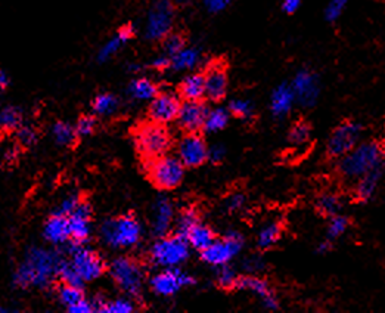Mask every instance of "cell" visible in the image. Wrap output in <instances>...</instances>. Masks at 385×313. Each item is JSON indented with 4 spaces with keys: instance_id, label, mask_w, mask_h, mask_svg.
Listing matches in <instances>:
<instances>
[{
    "instance_id": "6da1fadb",
    "label": "cell",
    "mask_w": 385,
    "mask_h": 313,
    "mask_svg": "<svg viewBox=\"0 0 385 313\" xmlns=\"http://www.w3.org/2000/svg\"><path fill=\"white\" fill-rule=\"evenodd\" d=\"M59 260V254L49 252L46 248H30L24 256V260L15 270L12 276V284L21 290H25L30 287H48L52 283L54 276H56Z\"/></svg>"
},
{
    "instance_id": "7a4b0ae2",
    "label": "cell",
    "mask_w": 385,
    "mask_h": 313,
    "mask_svg": "<svg viewBox=\"0 0 385 313\" xmlns=\"http://www.w3.org/2000/svg\"><path fill=\"white\" fill-rule=\"evenodd\" d=\"M384 150L377 142L357 143L355 148L340 159L338 172L347 181H357L359 177L385 164Z\"/></svg>"
},
{
    "instance_id": "3957f363",
    "label": "cell",
    "mask_w": 385,
    "mask_h": 313,
    "mask_svg": "<svg viewBox=\"0 0 385 313\" xmlns=\"http://www.w3.org/2000/svg\"><path fill=\"white\" fill-rule=\"evenodd\" d=\"M142 234V225L132 214L110 219L101 226L102 241L112 248H132L138 245Z\"/></svg>"
},
{
    "instance_id": "277c9868",
    "label": "cell",
    "mask_w": 385,
    "mask_h": 313,
    "mask_svg": "<svg viewBox=\"0 0 385 313\" xmlns=\"http://www.w3.org/2000/svg\"><path fill=\"white\" fill-rule=\"evenodd\" d=\"M189 243L185 236L174 234L160 236L151 248V260L163 267H179L189 257Z\"/></svg>"
},
{
    "instance_id": "5b68a950",
    "label": "cell",
    "mask_w": 385,
    "mask_h": 313,
    "mask_svg": "<svg viewBox=\"0 0 385 313\" xmlns=\"http://www.w3.org/2000/svg\"><path fill=\"white\" fill-rule=\"evenodd\" d=\"M148 173L152 183L164 191L178 188L185 177V165L179 156L164 154L157 159H151Z\"/></svg>"
},
{
    "instance_id": "8992f818",
    "label": "cell",
    "mask_w": 385,
    "mask_h": 313,
    "mask_svg": "<svg viewBox=\"0 0 385 313\" xmlns=\"http://www.w3.org/2000/svg\"><path fill=\"white\" fill-rule=\"evenodd\" d=\"M134 139H136L138 150L149 160L167 154L171 147V137L167 129L164 128V124L154 121L142 124Z\"/></svg>"
},
{
    "instance_id": "52a82bcc",
    "label": "cell",
    "mask_w": 385,
    "mask_h": 313,
    "mask_svg": "<svg viewBox=\"0 0 385 313\" xmlns=\"http://www.w3.org/2000/svg\"><path fill=\"white\" fill-rule=\"evenodd\" d=\"M111 276L116 284L130 297H138L143 285V269L130 257H117L110 266Z\"/></svg>"
},
{
    "instance_id": "ba28073f",
    "label": "cell",
    "mask_w": 385,
    "mask_h": 313,
    "mask_svg": "<svg viewBox=\"0 0 385 313\" xmlns=\"http://www.w3.org/2000/svg\"><path fill=\"white\" fill-rule=\"evenodd\" d=\"M244 238L241 234L231 232L223 239H216V241L201 252V259L207 265L220 267L229 265L232 260L242 252Z\"/></svg>"
},
{
    "instance_id": "9c48e42d",
    "label": "cell",
    "mask_w": 385,
    "mask_h": 313,
    "mask_svg": "<svg viewBox=\"0 0 385 313\" xmlns=\"http://www.w3.org/2000/svg\"><path fill=\"white\" fill-rule=\"evenodd\" d=\"M174 24V6L170 0H158L151 8L147 26H145V36L147 39L157 41L163 40L171 33Z\"/></svg>"
},
{
    "instance_id": "30bf717a",
    "label": "cell",
    "mask_w": 385,
    "mask_h": 313,
    "mask_svg": "<svg viewBox=\"0 0 385 313\" xmlns=\"http://www.w3.org/2000/svg\"><path fill=\"white\" fill-rule=\"evenodd\" d=\"M70 260L85 283L101 278L107 267L93 250L80 243H74L70 247Z\"/></svg>"
},
{
    "instance_id": "8fae6325",
    "label": "cell",
    "mask_w": 385,
    "mask_h": 313,
    "mask_svg": "<svg viewBox=\"0 0 385 313\" xmlns=\"http://www.w3.org/2000/svg\"><path fill=\"white\" fill-rule=\"evenodd\" d=\"M362 126L355 121H346L332 132L326 143V152L331 159H341L356 147L362 137Z\"/></svg>"
},
{
    "instance_id": "7c38bea8",
    "label": "cell",
    "mask_w": 385,
    "mask_h": 313,
    "mask_svg": "<svg viewBox=\"0 0 385 313\" xmlns=\"http://www.w3.org/2000/svg\"><path fill=\"white\" fill-rule=\"evenodd\" d=\"M195 284V279L179 267H165L151 279V288L161 297H171L185 287Z\"/></svg>"
},
{
    "instance_id": "4fadbf2b",
    "label": "cell",
    "mask_w": 385,
    "mask_h": 313,
    "mask_svg": "<svg viewBox=\"0 0 385 313\" xmlns=\"http://www.w3.org/2000/svg\"><path fill=\"white\" fill-rule=\"evenodd\" d=\"M291 86H293L295 93V101L301 107L311 108L318 102L320 95V85L316 72L309 68L300 70L293 81H291Z\"/></svg>"
},
{
    "instance_id": "5bb4252c",
    "label": "cell",
    "mask_w": 385,
    "mask_h": 313,
    "mask_svg": "<svg viewBox=\"0 0 385 313\" xmlns=\"http://www.w3.org/2000/svg\"><path fill=\"white\" fill-rule=\"evenodd\" d=\"M178 156L185 167H200L208 160V147L198 133H188L178 145Z\"/></svg>"
},
{
    "instance_id": "9a60e30c",
    "label": "cell",
    "mask_w": 385,
    "mask_h": 313,
    "mask_svg": "<svg viewBox=\"0 0 385 313\" xmlns=\"http://www.w3.org/2000/svg\"><path fill=\"white\" fill-rule=\"evenodd\" d=\"M236 290L247 291V293L256 296L262 301V306L267 310H278L279 309V300L273 293L272 287L269 285L267 281L263 278H258L256 275H247L238 278L236 281Z\"/></svg>"
},
{
    "instance_id": "2e32d148",
    "label": "cell",
    "mask_w": 385,
    "mask_h": 313,
    "mask_svg": "<svg viewBox=\"0 0 385 313\" xmlns=\"http://www.w3.org/2000/svg\"><path fill=\"white\" fill-rule=\"evenodd\" d=\"M182 102L173 93H160L151 101L149 117L154 123L169 124L178 119Z\"/></svg>"
},
{
    "instance_id": "e0dca14e",
    "label": "cell",
    "mask_w": 385,
    "mask_h": 313,
    "mask_svg": "<svg viewBox=\"0 0 385 313\" xmlns=\"http://www.w3.org/2000/svg\"><path fill=\"white\" fill-rule=\"evenodd\" d=\"M207 107L201 101H185L179 114H178V123L180 129L188 133H196L204 128V121L207 117Z\"/></svg>"
},
{
    "instance_id": "ac0fdd59",
    "label": "cell",
    "mask_w": 385,
    "mask_h": 313,
    "mask_svg": "<svg viewBox=\"0 0 385 313\" xmlns=\"http://www.w3.org/2000/svg\"><path fill=\"white\" fill-rule=\"evenodd\" d=\"M90 217H92V207L85 201H80L76 210L68 216L72 241L80 244H85L87 241L92 232Z\"/></svg>"
},
{
    "instance_id": "d6986e66",
    "label": "cell",
    "mask_w": 385,
    "mask_h": 313,
    "mask_svg": "<svg viewBox=\"0 0 385 313\" xmlns=\"http://www.w3.org/2000/svg\"><path fill=\"white\" fill-rule=\"evenodd\" d=\"M205 80V98L213 102L222 101L227 93V74L222 65H213L204 74Z\"/></svg>"
},
{
    "instance_id": "ffe728a7",
    "label": "cell",
    "mask_w": 385,
    "mask_h": 313,
    "mask_svg": "<svg viewBox=\"0 0 385 313\" xmlns=\"http://www.w3.org/2000/svg\"><path fill=\"white\" fill-rule=\"evenodd\" d=\"M295 93L289 83L279 85L270 97V111L276 120H284L295 103Z\"/></svg>"
},
{
    "instance_id": "44dd1931",
    "label": "cell",
    "mask_w": 385,
    "mask_h": 313,
    "mask_svg": "<svg viewBox=\"0 0 385 313\" xmlns=\"http://www.w3.org/2000/svg\"><path fill=\"white\" fill-rule=\"evenodd\" d=\"M174 217V207L169 198H158L154 204L152 214V232L157 236L167 235Z\"/></svg>"
},
{
    "instance_id": "7402d4cb",
    "label": "cell",
    "mask_w": 385,
    "mask_h": 313,
    "mask_svg": "<svg viewBox=\"0 0 385 313\" xmlns=\"http://www.w3.org/2000/svg\"><path fill=\"white\" fill-rule=\"evenodd\" d=\"M43 235L52 244L59 245L67 243V239L71 238L68 216L62 213H55L54 216H50L45 223Z\"/></svg>"
},
{
    "instance_id": "603a6c76",
    "label": "cell",
    "mask_w": 385,
    "mask_h": 313,
    "mask_svg": "<svg viewBox=\"0 0 385 313\" xmlns=\"http://www.w3.org/2000/svg\"><path fill=\"white\" fill-rule=\"evenodd\" d=\"M382 176H384V165H379L372 172L359 177L356 185V198L359 201L372 200L382 181Z\"/></svg>"
},
{
    "instance_id": "cb8c5ba5",
    "label": "cell",
    "mask_w": 385,
    "mask_h": 313,
    "mask_svg": "<svg viewBox=\"0 0 385 313\" xmlns=\"http://www.w3.org/2000/svg\"><path fill=\"white\" fill-rule=\"evenodd\" d=\"M133 37V27L126 26L118 30V33L116 36H112L105 45H103L98 54V61L99 62H107L111 59L114 55L118 54V50L127 43V41Z\"/></svg>"
},
{
    "instance_id": "d4e9b609",
    "label": "cell",
    "mask_w": 385,
    "mask_h": 313,
    "mask_svg": "<svg viewBox=\"0 0 385 313\" xmlns=\"http://www.w3.org/2000/svg\"><path fill=\"white\" fill-rule=\"evenodd\" d=\"M179 92L185 101H201L202 98H205L204 74L194 72V74L186 76L180 83Z\"/></svg>"
},
{
    "instance_id": "484cf974",
    "label": "cell",
    "mask_w": 385,
    "mask_h": 313,
    "mask_svg": "<svg viewBox=\"0 0 385 313\" xmlns=\"http://www.w3.org/2000/svg\"><path fill=\"white\" fill-rule=\"evenodd\" d=\"M186 239L192 248L202 252L207 247H210L216 241V235L210 226L204 223H196L191 231L186 234Z\"/></svg>"
},
{
    "instance_id": "4316f807",
    "label": "cell",
    "mask_w": 385,
    "mask_h": 313,
    "mask_svg": "<svg viewBox=\"0 0 385 313\" xmlns=\"http://www.w3.org/2000/svg\"><path fill=\"white\" fill-rule=\"evenodd\" d=\"M201 50L198 48H183L174 57H171V68L174 71L194 70L201 62Z\"/></svg>"
},
{
    "instance_id": "83f0119b",
    "label": "cell",
    "mask_w": 385,
    "mask_h": 313,
    "mask_svg": "<svg viewBox=\"0 0 385 313\" xmlns=\"http://www.w3.org/2000/svg\"><path fill=\"white\" fill-rule=\"evenodd\" d=\"M129 93L136 101H152L158 95V88L149 79H134L129 85Z\"/></svg>"
},
{
    "instance_id": "f1b7e54d",
    "label": "cell",
    "mask_w": 385,
    "mask_h": 313,
    "mask_svg": "<svg viewBox=\"0 0 385 313\" xmlns=\"http://www.w3.org/2000/svg\"><path fill=\"white\" fill-rule=\"evenodd\" d=\"M118 105H120L118 98L116 95H112V93L105 92V93H99V95L93 99L92 108L96 116L110 117L117 112Z\"/></svg>"
},
{
    "instance_id": "f546056e",
    "label": "cell",
    "mask_w": 385,
    "mask_h": 313,
    "mask_svg": "<svg viewBox=\"0 0 385 313\" xmlns=\"http://www.w3.org/2000/svg\"><path fill=\"white\" fill-rule=\"evenodd\" d=\"M229 120H231V112H229V110L225 108L208 110L202 129L208 133L222 132L229 124Z\"/></svg>"
},
{
    "instance_id": "4dcf8cb0",
    "label": "cell",
    "mask_w": 385,
    "mask_h": 313,
    "mask_svg": "<svg viewBox=\"0 0 385 313\" xmlns=\"http://www.w3.org/2000/svg\"><path fill=\"white\" fill-rule=\"evenodd\" d=\"M282 235V226L278 222H270L264 225L257 235V245L260 250H269L278 244Z\"/></svg>"
},
{
    "instance_id": "1f68e13d",
    "label": "cell",
    "mask_w": 385,
    "mask_h": 313,
    "mask_svg": "<svg viewBox=\"0 0 385 313\" xmlns=\"http://www.w3.org/2000/svg\"><path fill=\"white\" fill-rule=\"evenodd\" d=\"M56 276L62 281V284H70V285H76V287H81L85 284V281L80 276V274L77 272V269L74 267V265L71 263V260L61 257L59 265L56 269Z\"/></svg>"
},
{
    "instance_id": "d6a6232c",
    "label": "cell",
    "mask_w": 385,
    "mask_h": 313,
    "mask_svg": "<svg viewBox=\"0 0 385 313\" xmlns=\"http://www.w3.org/2000/svg\"><path fill=\"white\" fill-rule=\"evenodd\" d=\"M23 126V111L15 105H8L0 110V129L18 130Z\"/></svg>"
},
{
    "instance_id": "836d02e7",
    "label": "cell",
    "mask_w": 385,
    "mask_h": 313,
    "mask_svg": "<svg viewBox=\"0 0 385 313\" xmlns=\"http://www.w3.org/2000/svg\"><path fill=\"white\" fill-rule=\"evenodd\" d=\"M52 137H54L55 142L62 147H68V145L74 143L77 139V132L76 128H72L71 124L65 121H58L52 128Z\"/></svg>"
},
{
    "instance_id": "e575fe53",
    "label": "cell",
    "mask_w": 385,
    "mask_h": 313,
    "mask_svg": "<svg viewBox=\"0 0 385 313\" xmlns=\"http://www.w3.org/2000/svg\"><path fill=\"white\" fill-rule=\"evenodd\" d=\"M318 210L326 217L337 216L342 210V200L335 194H325L318 200Z\"/></svg>"
},
{
    "instance_id": "d590c367",
    "label": "cell",
    "mask_w": 385,
    "mask_h": 313,
    "mask_svg": "<svg viewBox=\"0 0 385 313\" xmlns=\"http://www.w3.org/2000/svg\"><path fill=\"white\" fill-rule=\"evenodd\" d=\"M310 137L311 129L309 123L297 121L288 133V142L293 145V147H303V145H306L310 141Z\"/></svg>"
},
{
    "instance_id": "8d00e7d4",
    "label": "cell",
    "mask_w": 385,
    "mask_h": 313,
    "mask_svg": "<svg viewBox=\"0 0 385 313\" xmlns=\"http://www.w3.org/2000/svg\"><path fill=\"white\" fill-rule=\"evenodd\" d=\"M196 223H200V214H198V212L194 207L185 208L178 219V223H176V229H178L176 234L186 238V234H188Z\"/></svg>"
},
{
    "instance_id": "74e56055",
    "label": "cell",
    "mask_w": 385,
    "mask_h": 313,
    "mask_svg": "<svg viewBox=\"0 0 385 313\" xmlns=\"http://www.w3.org/2000/svg\"><path fill=\"white\" fill-rule=\"evenodd\" d=\"M58 297H59L61 303L68 309L71 306H74L76 303H79L80 300L85 299V294H83L81 287L70 285V284H62L59 287V291H58Z\"/></svg>"
},
{
    "instance_id": "f35d334b",
    "label": "cell",
    "mask_w": 385,
    "mask_h": 313,
    "mask_svg": "<svg viewBox=\"0 0 385 313\" xmlns=\"http://www.w3.org/2000/svg\"><path fill=\"white\" fill-rule=\"evenodd\" d=\"M229 112L241 120H251L256 114L254 103L248 99H235L229 103Z\"/></svg>"
},
{
    "instance_id": "ab89813d",
    "label": "cell",
    "mask_w": 385,
    "mask_h": 313,
    "mask_svg": "<svg viewBox=\"0 0 385 313\" xmlns=\"http://www.w3.org/2000/svg\"><path fill=\"white\" fill-rule=\"evenodd\" d=\"M348 225H350V222L346 216H341V214L332 216L329 225H328V239L334 241V239L344 235L347 232Z\"/></svg>"
},
{
    "instance_id": "60d3db41",
    "label": "cell",
    "mask_w": 385,
    "mask_h": 313,
    "mask_svg": "<svg viewBox=\"0 0 385 313\" xmlns=\"http://www.w3.org/2000/svg\"><path fill=\"white\" fill-rule=\"evenodd\" d=\"M216 279H217V284L220 285L222 288L229 290V288H235L236 281H238V275L235 272V269H232L229 265H225V266L218 267Z\"/></svg>"
},
{
    "instance_id": "b9f144b4",
    "label": "cell",
    "mask_w": 385,
    "mask_h": 313,
    "mask_svg": "<svg viewBox=\"0 0 385 313\" xmlns=\"http://www.w3.org/2000/svg\"><path fill=\"white\" fill-rule=\"evenodd\" d=\"M163 48H164V54L169 55L170 58L174 57L178 52H180L185 48V39L182 34H176V33H170L169 36H165L163 39Z\"/></svg>"
},
{
    "instance_id": "7bdbcfd3",
    "label": "cell",
    "mask_w": 385,
    "mask_h": 313,
    "mask_svg": "<svg viewBox=\"0 0 385 313\" xmlns=\"http://www.w3.org/2000/svg\"><path fill=\"white\" fill-rule=\"evenodd\" d=\"M350 0H329L326 8H325V18L329 23H335L340 17L344 14V10L347 9Z\"/></svg>"
},
{
    "instance_id": "ee69618b",
    "label": "cell",
    "mask_w": 385,
    "mask_h": 313,
    "mask_svg": "<svg viewBox=\"0 0 385 313\" xmlns=\"http://www.w3.org/2000/svg\"><path fill=\"white\" fill-rule=\"evenodd\" d=\"M136 306L129 299H117L112 301H107V306L103 309L105 313H132Z\"/></svg>"
},
{
    "instance_id": "f6af8a7d",
    "label": "cell",
    "mask_w": 385,
    "mask_h": 313,
    "mask_svg": "<svg viewBox=\"0 0 385 313\" xmlns=\"http://www.w3.org/2000/svg\"><path fill=\"white\" fill-rule=\"evenodd\" d=\"M96 129V120L95 117L92 116H83L79 119L77 124H76V132H77V137H89Z\"/></svg>"
},
{
    "instance_id": "bcb514c9",
    "label": "cell",
    "mask_w": 385,
    "mask_h": 313,
    "mask_svg": "<svg viewBox=\"0 0 385 313\" xmlns=\"http://www.w3.org/2000/svg\"><path fill=\"white\" fill-rule=\"evenodd\" d=\"M18 141L24 145V147H31L37 141V133L33 128L30 126H21L18 129Z\"/></svg>"
},
{
    "instance_id": "7dc6e473",
    "label": "cell",
    "mask_w": 385,
    "mask_h": 313,
    "mask_svg": "<svg viewBox=\"0 0 385 313\" xmlns=\"http://www.w3.org/2000/svg\"><path fill=\"white\" fill-rule=\"evenodd\" d=\"M247 200H245V196L244 194L241 192H236V194H232L231 196L227 198L226 200V210L229 213H236L239 210H242L244 205H245Z\"/></svg>"
},
{
    "instance_id": "c3c4849f",
    "label": "cell",
    "mask_w": 385,
    "mask_h": 313,
    "mask_svg": "<svg viewBox=\"0 0 385 313\" xmlns=\"http://www.w3.org/2000/svg\"><path fill=\"white\" fill-rule=\"evenodd\" d=\"M80 196L77 194H71L68 195L64 201L61 203L59 205V212L58 213H62V214H65V216H70L72 212L76 210L77 205L80 204Z\"/></svg>"
},
{
    "instance_id": "681fc988",
    "label": "cell",
    "mask_w": 385,
    "mask_h": 313,
    "mask_svg": "<svg viewBox=\"0 0 385 313\" xmlns=\"http://www.w3.org/2000/svg\"><path fill=\"white\" fill-rule=\"evenodd\" d=\"M263 269H264V262L260 256H249L244 260V270H247L248 274L254 275Z\"/></svg>"
},
{
    "instance_id": "f907efd6",
    "label": "cell",
    "mask_w": 385,
    "mask_h": 313,
    "mask_svg": "<svg viewBox=\"0 0 385 313\" xmlns=\"http://www.w3.org/2000/svg\"><path fill=\"white\" fill-rule=\"evenodd\" d=\"M202 3L210 14H220L229 8V5L232 3V0H202Z\"/></svg>"
},
{
    "instance_id": "816d5d0a",
    "label": "cell",
    "mask_w": 385,
    "mask_h": 313,
    "mask_svg": "<svg viewBox=\"0 0 385 313\" xmlns=\"http://www.w3.org/2000/svg\"><path fill=\"white\" fill-rule=\"evenodd\" d=\"M225 155H226V148L223 147V145H213V147L208 148V160H210L211 163H220L223 161L225 159Z\"/></svg>"
},
{
    "instance_id": "f5cc1de1",
    "label": "cell",
    "mask_w": 385,
    "mask_h": 313,
    "mask_svg": "<svg viewBox=\"0 0 385 313\" xmlns=\"http://www.w3.org/2000/svg\"><path fill=\"white\" fill-rule=\"evenodd\" d=\"M70 313H90V312H95V307H93V301L83 299L80 300L79 303H76L74 306H71L67 309Z\"/></svg>"
},
{
    "instance_id": "db71d44e",
    "label": "cell",
    "mask_w": 385,
    "mask_h": 313,
    "mask_svg": "<svg viewBox=\"0 0 385 313\" xmlns=\"http://www.w3.org/2000/svg\"><path fill=\"white\" fill-rule=\"evenodd\" d=\"M151 67L155 68V70H158V71H164L167 68H171V58L169 55H165V54L160 55L151 62Z\"/></svg>"
},
{
    "instance_id": "11a10c76",
    "label": "cell",
    "mask_w": 385,
    "mask_h": 313,
    "mask_svg": "<svg viewBox=\"0 0 385 313\" xmlns=\"http://www.w3.org/2000/svg\"><path fill=\"white\" fill-rule=\"evenodd\" d=\"M301 3H303V0H282L280 6H282V10L285 14L293 15L301 8Z\"/></svg>"
},
{
    "instance_id": "9f6ffc18",
    "label": "cell",
    "mask_w": 385,
    "mask_h": 313,
    "mask_svg": "<svg viewBox=\"0 0 385 313\" xmlns=\"http://www.w3.org/2000/svg\"><path fill=\"white\" fill-rule=\"evenodd\" d=\"M332 248V243H331V239H326V241H324V243H320V245L318 247V253H320V254H325V253H328L329 250Z\"/></svg>"
},
{
    "instance_id": "6f0895ef",
    "label": "cell",
    "mask_w": 385,
    "mask_h": 313,
    "mask_svg": "<svg viewBox=\"0 0 385 313\" xmlns=\"http://www.w3.org/2000/svg\"><path fill=\"white\" fill-rule=\"evenodd\" d=\"M9 86V77L5 71H0V92H3Z\"/></svg>"
},
{
    "instance_id": "680465c9",
    "label": "cell",
    "mask_w": 385,
    "mask_h": 313,
    "mask_svg": "<svg viewBox=\"0 0 385 313\" xmlns=\"http://www.w3.org/2000/svg\"><path fill=\"white\" fill-rule=\"evenodd\" d=\"M15 159H17V151L15 150H10V151L6 152V155H5V160L6 161L10 163V161H14Z\"/></svg>"
},
{
    "instance_id": "91938a15",
    "label": "cell",
    "mask_w": 385,
    "mask_h": 313,
    "mask_svg": "<svg viewBox=\"0 0 385 313\" xmlns=\"http://www.w3.org/2000/svg\"><path fill=\"white\" fill-rule=\"evenodd\" d=\"M141 70V65H138V64H130L129 65V71H132V72H138Z\"/></svg>"
},
{
    "instance_id": "94428289",
    "label": "cell",
    "mask_w": 385,
    "mask_h": 313,
    "mask_svg": "<svg viewBox=\"0 0 385 313\" xmlns=\"http://www.w3.org/2000/svg\"><path fill=\"white\" fill-rule=\"evenodd\" d=\"M9 312V307H3V306H0V313H8Z\"/></svg>"
}]
</instances>
